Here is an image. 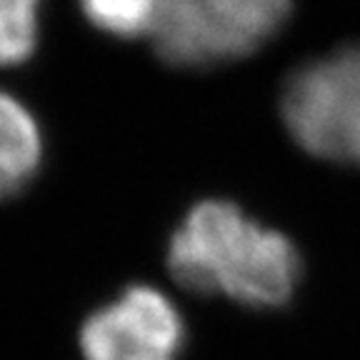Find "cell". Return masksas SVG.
Wrapping results in <instances>:
<instances>
[{"instance_id":"cell-5","label":"cell","mask_w":360,"mask_h":360,"mask_svg":"<svg viewBox=\"0 0 360 360\" xmlns=\"http://www.w3.org/2000/svg\"><path fill=\"white\" fill-rule=\"evenodd\" d=\"M45 135L35 110L0 85V205L20 198L38 180Z\"/></svg>"},{"instance_id":"cell-7","label":"cell","mask_w":360,"mask_h":360,"mask_svg":"<svg viewBox=\"0 0 360 360\" xmlns=\"http://www.w3.org/2000/svg\"><path fill=\"white\" fill-rule=\"evenodd\" d=\"M85 20L112 38H138L153 33L160 0H78Z\"/></svg>"},{"instance_id":"cell-4","label":"cell","mask_w":360,"mask_h":360,"mask_svg":"<svg viewBox=\"0 0 360 360\" xmlns=\"http://www.w3.org/2000/svg\"><path fill=\"white\" fill-rule=\"evenodd\" d=\"M180 345L183 318L173 300L150 285H130L80 328L85 360H175Z\"/></svg>"},{"instance_id":"cell-6","label":"cell","mask_w":360,"mask_h":360,"mask_svg":"<svg viewBox=\"0 0 360 360\" xmlns=\"http://www.w3.org/2000/svg\"><path fill=\"white\" fill-rule=\"evenodd\" d=\"M45 0H0V70L28 65L43 35Z\"/></svg>"},{"instance_id":"cell-1","label":"cell","mask_w":360,"mask_h":360,"mask_svg":"<svg viewBox=\"0 0 360 360\" xmlns=\"http://www.w3.org/2000/svg\"><path fill=\"white\" fill-rule=\"evenodd\" d=\"M168 270L188 290L278 308L300 281V255L290 238L255 223L233 202L202 200L170 238Z\"/></svg>"},{"instance_id":"cell-3","label":"cell","mask_w":360,"mask_h":360,"mask_svg":"<svg viewBox=\"0 0 360 360\" xmlns=\"http://www.w3.org/2000/svg\"><path fill=\"white\" fill-rule=\"evenodd\" d=\"M281 110L292 141L310 155L360 165V45L298 68Z\"/></svg>"},{"instance_id":"cell-2","label":"cell","mask_w":360,"mask_h":360,"mask_svg":"<svg viewBox=\"0 0 360 360\" xmlns=\"http://www.w3.org/2000/svg\"><path fill=\"white\" fill-rule=\"evenodd\" d=\"M290 8L292 0H160L150 38L170 65H218L268 43Z\"/></svg>"}]
</instances>
